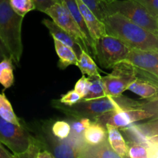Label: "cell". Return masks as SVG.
<instances>
[{"mask_svg":"<svg viewBox=\"0 0 158 158\" xmlns=\"http://www.w3.org/2000/svg\"><path fill=\"white\" fill-rule=\"evenodd\" d=\"M127 90L134 93L144 100H151L158 94V85L145 79L137 77L130 84Z\"/></svg>","mask_w":158,"mask_h":158,"instance_id":"18","label":"cell"},{"mask_svg":"<svg viewBox=\"0 0 158 158\" xmlns=\"http://www.w3.org/2000/svg\"><path fill=\"white\" fill-rule=\"evenodd\" d=\"M93 12L95 13L97 18L103 21L106 16L105 11V5L106 2L103 0H82Z\"/></svg>","mask_w":158,"mask_h":158,"instance_id":"28","label":"cell"},{"mask_svg":"<svg viewBox=\"0 0 158 158\" xmlns=\"http://www.w3.org/2000/svg\"><path fill=\"white\" fill-rule=\"evenodd\" d=\"M151 118V115L147 111L137 108H132L110 111L99 117L95 121L99 122L104 126H106V124H110L118 129H123L137 121L149 120Z\"/></svg>","mask_w":158,"mask_h":158,"instance_id":"10","label":"cell"},{"mask_svg":"<svg viewBox=\"0 0 158 158\" xmlns=\"http://www.w3.org/2000/svg\"><path fill=\"white\" fill-rule=\"evenodd\" d=\"M140 103L141 102L139 100H133L122 95L117 97L106 96L95 100H81L72 106L63 104L59 100H53L51 102L52 107L66 116L73 119L86 117L93 121H95L99 117L110 111L138 108Z\"/></svg>","mask_w":158,"mask_h":158,"instance_id":"2","label":"cell"},{"mask_svg":"<svg viewBox=\"0 0 158 158\" xmlns=\"http://www.w3.org/2000/svg\"><path fill=\"white\" fill-rule=\"evenodd\" d=\"M77 66L80 69L83 75L88 76L89 78L101 77L100 73L102 71L97 66L94 57L86 51H82L80 57L78 58Z\"/></svg>","mask_w":158,"mask_h":158,"instance_id":"19","label":"cell"},{"mask_svg":"<svg viewBox=\"0 0 158 158\" xmlns=\"http://www.w3.org/2000/svg\"><path fill=\"white\" fill-rule=\"evenodd\" d=\"M6 58H11L10 56L9 55L7 52L4 49V48L2 47V46L0 43V62L2 61L4 59Z\"/></svg>","mask_w":158,"mask_h":158,"instance_id":"39","label":"cell"},{"mask_svg":"<svg viewBox=\"0 0 158 158\" xmlns=\"http://www.w3.org/2000/svg\"><path fill=\"white\" fill-rule=\"evenodd\" d=\"M35 6V9L40 12H45L46 9L56 2V0H33Z\"/></svg>","mask_w":158,"mask_h":158,"instance_id":"36","label":"cell"},{"mask_svg":"<svg viewBox=\"0 0 158 158\" xmlns=\"http://www.w3.org/2000/svg\"><path fill=\"white\" fill-rule=\"evenodd\" d=\"M107 130V140L112 149L120 158L128 157L129 146L118 128L110 124H106Z\"/></svg>","mask_w":158,"mask_h":158,"instance_id":"15","label":"cell"},{"mask_svg":"<svg viewBox=\"0 0 158 158\" xmlns=\"http://www.w3.org/2000/svg\"><path fill=\"white\" fill-rule=\"evenodd\" d=\"M92 120L86 117H83L80 119H75V120H73L70 123L71 126V132L77 136H83V133L86 131V128L91 124Z\"/></svg>","mask_w":158,"mask_h":158,"instance_id":"31","label":"cell"},{"mask_svg":"<svg viewBox=\"0 0 158 158\" xmlns=\"http://www.w3.org/2000/svg\"><path fill=\"white\" fill-rule=\"evenodd\" d=\"M106 15L120 13L139 26L158 35L157 19L134 0H114L105 5Z\"/></svg>","mask_w":158,"mask_h":158,"instance_id":"4","label":"cell"},{"mask_svg":"<svg viewBox=\"0 0 158 158\" xmlns=\"http://www.w3.org/2000/svg\"><path fill=\"white\" fill-rule=\"evenodd\" d=\"M62 3L66 6V7L69 9L71 15L76 20L78 26H80V29H81L82 32H83V35L86 40V45L88 46V49H89V52L94 59V52H95V44L93 40L92 37H91L90 34H89V29H88L87 26H86V23L84 21L83 15H82L81 12H80V9H79L78 4L77 2V0H62Z\"/></svg>","mask_w":158,"mask_h":158,"instance_id":"14","label":"cell"},{"mask_svg":"<svg viewBox=\"0 0 158 158\" xmlns=\"http://www.w3.org/2000/svg\"><path fill=\"white\" fill-rule=\"evenodd\" d=\"M32 136L23 125H17L0 116V142L6 145L18 158L27 150Z\"/></svg>","mask_w":158,"mask_h":158,"instance_id":"6","label":"cell"},{"mask_svg":"<svg viewBox=\"0 0 158 158\" xmlns=\"http://www.w3.org/2000/svg\"><path fill=\"white\" fill-rule=\"evenodd\" d=\"M44 13L49 15L58 26L75 37L80 43L82 49L89 53L86 40L80 26L63 3L56 2L48 8Z\"/></svg>","mask_w":158,"mask_h":158,"instance_id":"9","label":"cell"},{"mask_svg":"<svg viewBox=\"0 0 158 158\" xmlns=\"http://www.w3.org/2000/svg\"><path fill=\"white\" fill-rule=\"evenodd\" d=\"M37 158H55L54 157L53 154L52 152H49V151H46V150H43L42 151H40V154H38V157Z\"/></svg>","mask_w":158,"mask_h":158,"instance_id":"38","label":"cell"},{"mask_svg":"<svg viewBox=\"0 0 158 158\" xmlns=\"http://www.w3.org/2000/svg\"><path fill=\"white\" fill-rule=\"evenodd\" d=\"M56 1L59 3H62V0H56Z\"/></svg>","mask_w":158,"mask_h":158,"instance_id":"41","label":"cell"},{"mask_svg":"<svg viewBox=\"0 0 158 158\" xmlns=\"http://www.w3.org/2000/svg\"><path fill=\"white\" fill-rule=\"evenodd\" d=\"M24 17L17 14L9 0H0V43L19 66L23 52L22 25Z\"/></svg>","mask_w":158,"mask_h":158,"instance_id":"3","label":"cell"},{"mask_svg":"<svg viewBox=\"0 0 158 158\" xmlns=\"http://www.w3.org/2000/svg\"><path fill=\"white\" fill-rule=\"evenodd\" d=\"M77 2L89 29V34L96 45V43L100 37L107 34L105 24L103 21L97 18L95 13L82 0H77Z\"/></svg>","mask_w":158,"mask_h":158,"instance_id":"12","label":"cell"},{"mask_svg":"<svg viewBox=\"0 0 158 158\" xmlns=\"http://www.w3.org/2000/svg\"><path fill=\"white\" fill-rule=\"evenodd\" d=\"M131 49L121 40L110 35L100 37L95 45L94 60L104 69H113L127 59Z\"/></svg>","mask_w":158,"mask_h":158,"instance_id":"5","label":"cell"},{"mask_svg":"<svg viewBox=\"0 0 158 158\" xmlns=\"http://www.w3.org/2000/svg\"><path fill=\"white\" fill-rule=\"evenodd\" d=\"M137 109H141L147 111L151 115L149 120L158 118V94L151 100H146V101H141V103Z\"/></svg>","mask_w":158,"mask_h":158,"instance_id":"29","label":"cell"},{"mask_svg":"<svg viewBox=\"0 0 158 158\" xmlns=\"http://www.w3.org/2000/svg\"><path fill=\"white\" fill-rule=\"evenodd\" d=\"M83 158H120L112 149L108 140L96 146L88 145Z\"/></svg>","mask_w":158,"mask_h":158,"instance_id":"20","label":"cell"},{"mask_svg":"<svg viewBox=\"0 0 158 158\" xmlns=\"http://www.w3.org/2000/svg\"><path fill=\"white\" fill-rule=\"evenodd\" d=\"M106 96V91H105L104 85H103V80H102V77L91 78V83L88 94L83 100H95V99L104 97Z\"/></svg>","mask_w":158,"mask_h":158,"instance_id":"23","label":"cell"},{"mask_svg":"<svg viewBox=\"0 0 158 158\" xmlns=\"http://www.w3.org/2000/svg\"><path fill=\"white\" fill-rule=\"evenodd\" d=\"M13 10L21 16L25 17L28 12L35 9L33 0H9Z\"/></svg>","mask_w":158,"mask_h":158,"instance_id":"25","label":"cell"},{"mask_svg":"<svg viewBox=\"0 0 158 158\" xmlns=\"http://www.w3.org/2000/svg\"><path fill=\"white\" fill-rule=\"evenodd\" d=\"M53 39L56 52L59 57L58 66L60 69H64L71 65L77 66V62H78V56L73 49L64 44L57 39Z\"/></svg>","mask_w":158,"mask_h":158,"instance_id":"16","label":"cell"},{"mask_svg":"<svg viewBox=\"0 0 158 158\" xmlns=\"http://www.w3.org/2000/svg\"><path fill=\"white\" fill-rule=\"evenodd\" d=\"M147 141L149 143V158L158 157V134L147 137Z\"/></svg>","mask_w":158,"mask_h":158,"instance_id":"35","label":"cell"},{"mask_svg":"<svg viewBox=\"0 0 158 158\" xmlns=\"http://www.w3.org/2000/svg\"><path fill=\"white\" fill-rule=\"evenodd\" d=\"M52 134L59 140H66L71 133L70 123L63 120L56 121L52 126Z\"/></svg>","mask_w":158,"mask_h":158,"instance_id":"26","label":"cell"},{"mask_svg":"<svg viewBox=\"0 0 158 158\" xmlns=\"http://www.w3.org/2000/svg\"><path fill=\"white\" fill-rule=\"evenodd\" d=\"M0 116L11 123L17 125H23L21 120L15 114L10 102L4 93L0 94Z\"/></svg>","mask_w":158,"mask_h":158,"instance_id":"22","label":"cell"},{"mask_svg":"<svg viewBox=\"0 0 158 158\" xmlns=\"http://www.w3.org/2000/svg\"><path fill=\"white\" fill-rule=\"evenodd\" d=\"M42 23L47 28L49 33L52 36V38L57 39V40L61 41L64 44L67 45L69 47L73 49V50L76 52L78 58L80 57L83 49H82L78 40L75 37L73 36L71 34L66 32L65 29L60 27V26H58L53 20L44 19L42 21Z\"/></svg>","mask_w":158,"mask_h":158,"instance_id":"13","label":"cell"},{"mask_svg":"<svg viewBox=\"0 0 158 158\" xmlns=\"http://www.w3.org/2000/svg\"><path fill=\"white\" fill-rule=\"evenodd\" d=\"M129 146L128 157L131 158H148V141L127 142Z\"/></svg>","mask_w":158,"mask_h":158,"instance_id":"24","label":"cell"},{"mask_svg":"<svg viewBox=\"0 0 158 158\" xmlns=\"http://www.w3.org/2000/svg\"><path fill=\"white\" fill-rule=\"evenodd\" d=\"M11 58H6L0 62V84L5 89L11 87L14 83V66Z\"/></svg>","mask_w":158,"mask_h":158,"instance_id":"21","label":"cell"},{"mask_svg":"<svg viewBox=\"0 0 158 158\" xmlns=\"http://www.w3.org/2000/svg\"><path fill=\"white\" fill-rule=\"evenodd\" d=\"M157 21H158V18H157Z\"/></svg>","mask_w":158,"mask_h":158,"instance_id":"42","label":"cell"},{"mask_svg":"<svg viewBox=\"0 0 158 158\" xmlns=\"http://www.w3.org/2000/svg\"><path fill=\"white\" fill-rule=\"evenodd\" d=\"M108 35L117 37L131 49L158 50V35L131 21L120 13L106 15L103 20Z\"/></svg>","mask_w":158,"mask_h":158,"instance_id":"1","label":"cell"},{"mask_svg":"<svg viewBox=\"0 0 158 158\" xmlns=\"http://www.w3.org/2000/svg\"><path fill=\"white\" fill-rule=\"evenodd\" d=\"M83 141L89 146H96L107 140V130L106 126L97 121H93L84 131Z\"/></svg>","mask_w":158,"mask_h":158,"instance_id":"17","label":"cell"},{"mask_svg":"<svg viewBox=\"0 0 158 158\" xmlns=\"http://www.w3.org/2000/svg\"><path fill=\"white\" fill-rule=\"evenodd\" d=\"M103 1L106 3H110V2H111L114 1V0H103Z\"/></svg>","mask_w":158,"mask_h":158,"instance_id":"40","label":"cell"},{"mask_svg":"<svg viewBox=\"0 0 158 158\" xmlns=\"http://www.w3.org/2000/svg\"><path fill=\"white\" fill-rule=\"evenodd\" d=\"M2 144V143L0 142V158H15L14 154L9 153Z\"/></svg>","mask_w":158,"mask_h":158,"instance_id":"37","label":"cell"},{"mask_svg":"<svg viewBox=\"0 0 158 158\" xmlns=\"http://www.w3.org/2000/svg\"><path fill=\"white\" fill-rule=\"evenodd\" d=\"M88 144L73 140H54L52 154L57 158H83Z\"/></svg>","mask_w":158,"mask_h":158,"instance_id":"11","label":"cell"},{"mask_svg":"<svg viewBox=\"0 0 158 158\" xmlns=\"http://www.w3.org/2000/svg\"><path fill=\"white\" fill-rule=\"evenodd\" d=\"M140 3L150 13L158 18V0H134Z\"/></svg>","mask_w":158,"mask_h":158,"instance_id":"34","label":"cell"},{"mask_svg":"<svg viewBox=\"0 0 158 158\" xmlns=\"http://www.w3.org/2000/svg\"><path fill=\"white\" fill-rule=\"evenodd\" d=\"M110 73L102 77L106 96L120 97L127 90L130 84L137 78L134 67L127 62H123L113 68Z\"/></svg>","mask_w":158,"mask_h":158,"instance_id":"7","label":"cell"},{"mask_svg":"<svg viewBox=\"0 0 158 158\" xmlns=\"http://www.w3.org/2000/svg\"><path fill=\"white\" fill-rule=\"evenodd\" d=\"M81 100L82 98L80 94L75 89H72L66 93V94L62 95L60 99H59V101L61 102L63 104L67 105V106H72V105L78 103Z\"/></svg>","mask_w":158,"mask_h":158,"instance_id":"33","label":"cell"},{"mask_svg":"<svg viewBox=\"0 0 158 158\" xmlns=\"http://www.w3.org/2000/svg\"><path fill=\"white\" fill-rule=\"evenodd\" d=\"M91 83V78L89 77H86V75H83L77 83L75 84V87L74 89L78 93L81 97L82 100L88 94V91L89 89V86H90Z\"/></svg>","mask_w":158,"mask_h":158,"instance_id":"32","label":"cell"},{"mask_svg":"<svg viewBox=\"0 0 158 158\" xmlns=\"http://www.w3.org/2000/svg\"><path fill=\"white\" fill-rule=\"evenodd\" d=\"M43 143L40 142V140L35 139L33 137H31L30 143H29V147H28L27 150L25 151L23 154H20L19 156V158H37L38 154H40V151L44 150L43 147Z\"/></svg>","mask_w":158,"mask_h":158,"instance_id":"27","label":"cell"},{"mask_svg":"<svg viewBox=\"0 0 158 158\" xmlns=\"http://www.w3.org/2000/svg\"><path fill=\"white\" fill-rule=\"evenodd\" d=\"M136 126L146 137L158 134V118L148 120V122Z\"/></svg>","mask_w":158,"mask_h":158,"instance_id":"30","label":"cell"},{"mask_svg":"<svg viewBox=\"0 0 158 158\" xmlns=\"http://www.w3.org/2000/svg\"><path fill=\"white\" fill-rule=\"evenodd\" d=\"M124 62H127L134 67L137 77L158 85V50L131 49Z\"/></svg>","mask_w":158,"mask_h":158,"instance_id":"8","label":"cell"}]
</instances>
